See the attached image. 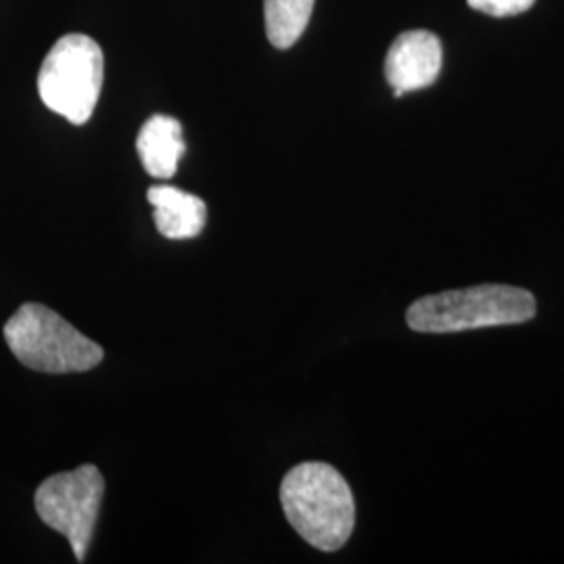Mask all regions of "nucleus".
Returning a JSON list of instances; mask_svg holds the SVG:
<instances>
[{
    "instance_id": "20e7f679",
    "label": "nucleus",
    "mask_w": 564,
    "mask_h": 564,
    "mask_svg": "<svg viewBox=\"0 0 564 564\" xmlns=\"http://www.w3.org/2000/svg\"><path fill=\"white\" fill-rule=\"evenodd\" d=\"M102 59L99 42L86 34H67L48 51L39 74L42 102L82 126L93 118L102 90Z\"/></svg>"
},
{
    "instance_id": "7ed1b4c3",
    "label": "nucleus",
    "mask_w": 564,
    "mask_h": 564,
    "mask_svg": "<svg viewBox=\"0 0 564 564\" xmlns=\"http://www.w3.org/2000/svg\"><path fill=\"white\" fill-rule=\"evenodd\" d=\"M4 339L23 366L46 375L86 372L105 356L99 343L41 303H23L4 324Z\"/></svg>"
},
{
    "instance_id": "0eeeda50",
    "label": "nucleus",
    "mask_w": 564,
    "mask_h": 564,
    "mask_svg": "<svg viewBox=\"0 0 564 564\" xmlns=\"http://www.w3.org/2000/svg\"><path fill=\"white\" fill-rule=\"evenodd\" d=\"M147 199L153 205L155 226L165 239L182 241L202 235L207 223V207L197 195L184 193L176 186H151Z\"/></svg>"
},
{
    "instance_id": "f257e3e1",
    "label": "nucleus",
    "mask_w": 564,
    "mask_h": 564,
    "mask_svg": "<svg viewBox=\"0 0 564 564\" xmlns=\"http://www.w3.org/2000/svg\"><path fill=\"white\" fill-rule=\"evenodd\" d=\"M281 502L291 527L323 552H337L354 533V494L330 464L303 463L291 468L282 479Z\"/></svg>"
},
{
    "instance_id": "f03ea898",
    "label": "nucleus",
    "mask_w": 564,
    "mask_h": 564,
    "mask_svg": "<svg viewBox=\"0 0 564 564\" xmlns=\"http://www.w3.org/2000/svg\"><path fill=\"white\" fill-rule=\"evenodd\" d=\"M535 297L527 289L510 284H477L426 295L408 307L405 323L416 333H463L529 323L535 316Z\"/></svg>"
},
{
    "instance_id": "39448f33",
    "label": "nucleus",
    "mask_w": 564,
    "mask_h": 564,
    "mask_svg": "<svg viewBox=\"0 0 564 564\" xmlns=\"http://www.w3.org/2000/svg\"><path fill=\"white\" fill-rule=\"evenodd\" d=\"M102 494L105 481L93 464L53 475L36 489L34 506L42 523L69 540L78 563H84L93 540Z\"/></svg>"
},
{
    "instance_id": "423d86ee",
    "label": "nucleus",
    "mask_w": 564,
    "mask_h": 564,
    "mask_svg": "<svg viewBox=\"0 0 564 564\" xmlns=\"http://www.w3.org/2000/svg\"><path fill=\"white\" fill-rule=\"evenodd\" d=\"M442 61L444 51L435 34L426 30L403 32L387 53L384 78L391 84L393 95L400 99L405 93L423 90L437 80Z\"/></svg>"
},
{
    "instance_id": "1a4fd4ad",
    "label": "nucleus",
    "mask_w": 564,
    "mask_h": 564,
    "mask_svg": "<svg viewBox=\"0 0 564 564\" xmlns=\"http://www.w3.org/2000/svg\"><path fill=\"white\" fill-rule=\"evenodd\" d=\"M314 11V0H263L268 41L276 48H291L302 39Z\"/></svg>"
},
{
    "instance_id": "9d476101",
    "label": "nucleus",
    "mask_w": 564,
    "mask_h": 564,
    "mask_svg": "<svg viewBox=\"0 0 564 564\" xmlns=\"http://www.w3.org/2000/svg\"><path fill=\"white\" fill-rule=\"evenodd\" d=\"M535 0H468L475 11L487 13L491 18H510L521 15L533 7Z\"/></svg>"
},
{
    "instance_id": "6e6552de",
    "label": "nucleus",
    "mask_w": 564,
    "mask_h": 564,
    "mask_svg": "<svg viewBox=\"0 0 564 564\" xmlns=\"http://www.w3.org/2000/svg\"><path fill=\"white\" fill-rule=\"evenodd\" d=\"M137 149L149 176L160 181L172 178L186 151L181 121L170 116L149 118L139 132Z\"/></svg>"
}]
</instances>
